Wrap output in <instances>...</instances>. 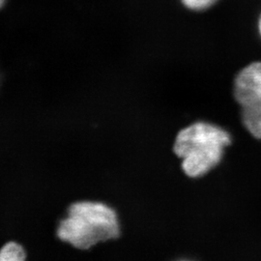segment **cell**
Returning <instances> with one entry per match:
<instances>
[{
  "instance_id": "obj_4",
  "label": "cell",
  "mask_w": 261,
  "mask_h": 261,
  "mask_svg": "<svg viewBox=\"0 0 261 261\" xmlns=\"http://www.w3.org/2000/svg\"><path fill=\"white\" fill-rule=\"evenodd\" d=\"M242 121L254 138L261 139V100L243 106Z\"/></svg>"
},
{
  "instance_id": "obj_6",
  "label": "cell",
  "mask_w": 261,
  "mask_h": 261,
  "mask_svg": "<svg viewBox=\"0 0 261 261\" xmlns=\"http://www.w3.org/2000/svg\"><path fill=\"white\" fill-rule=\"evenodd\" d=\"M218 0H182V3L188 9L203 11L212 7Z\"/></svg>"
},
{
  "instance_id": "obj_2",
  "label": "cell",
  "mask_w": 261,
  "mask_h": 261,
  "mask_svg": "<svg viewBox=\"0 0 261 261\" xmlns=\"http://www.w3.org/2000/svg\"><path fill=\"white\" fill-rule=\"evenodd\" d=\"M231 142L224 129L206 122H197L179 132L174 153L182 159V168L190 177L203 176L223 158L224 148Z\"/></svg>"
},
{
  "instance_id": "obj_3",
  "label": "cell",
  "mask_w": 261,
  "mask_h": 261,
  "mask_svg": "<svg viewBox=\"0 0 261 261\" xmlns=\"http://www.w3.org/2000/svg\"><path fill=\"white\" fill-rule=\"evenodd\" d=\"M234 96L243 106L261 100V62L245 67L234 83Z\"/></svg>"
},
{
  "instance_id": "obj_1",
  "label": "cell",
  "mask_w": 261,
  "mask_h": 261,
  "mask_svg": "<svg viewBox=\"0 0 261 261\" xmlns=\"http://www.w3.org/2000/svg\"><path fill=\"white\" fill-rule=\"evenodd\" d=\"M119 234L116 212L105 203L93 201H80L70 206L67 217L57 229V235L62 241L81 250L115 239Z\"/></svg>"
},
{
  "instance_id": "obj_8",
  "label": "cell",
  "mask_w": 261,
  "mask_h": 261,
  "mask_svg": "<svg viewBox=\"0 0 261 261\" xmlns=\"http://www.w3.org/2000/svg\"><path fill=\"white\" fill-rule=\"evenodd\" d=\"M259 31H260V34H261V19H260V21H259Z\"/></svg>"
},
{
  "instance_id": "obj_7",
  "label": "cell",
  "mask_w": 261,
  "mask_h": 261,
  "mask_svg": "<svg viewBox=\"0 0 261 261\" xmlns=\"http://www.w3.org/2000/svg\"><path fill=\"white\" fill-rule=\"evenodd\" d=\"M4 3H5V0H0V8L4 5Z\"/></svg>"
},
{
  "instance_id": "obj_5",
  "label": "cell",
  "mask_w": 261,
  "mask_h": 261,
  "mask_svg": "<svg viewBox=\"0 0 261 261\" xmlns=\"http://www.w3.org/2000/svg\"><path fill=\"white\" fill-rule=\"evenodd\" d=\"M24 249L17 243L9 242L0 250V260L20 261L25 259Z\"/></svg>"
}]
</instances>
